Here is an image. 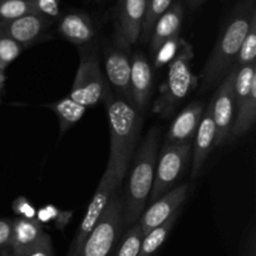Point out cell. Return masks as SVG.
I'll return each instance as SVG.
<instances>
[{
	"instance_id": "6da1fadb",
	"label": "cell",
	"mask_w": 256,
	"mask_h": 256,
	"mask_svg": "<svg viewBox=\"0 0 256 256\" xmlns=\"http://www.w3.org/2000/svg\"><path fill=\"white\" fill-rule=\"evenodd\" d=\"M255 14V0H239L232 8L226 25L216 39L212 54L208 58L200 74L202 92H208L218 86L228 72L235 66L238 54Z\"/></svg>"
},
{
	"instance_id": "7a4b0ae2",
	"label": "cell",
	"mask_w": 256,
	"mask_h": 256,
	"mask_svg": "<svg viewBox=\"0 0 256 256\" xmlns=\"http://www.w3.org/2000/svg\"><path fill=\"white\" fill-rule=\"evenodd\" d=\"M102 102L106 106L110 128V154L106 168L129 169L139 140L142 116L134 106L116 96L109 86Z\"/></svg>"
},
{
	"instance_id": "3957f363",
	"label": "cell",
	"mask_w": 256,
	"mask_h": 256,
	"mask_svg": "<svg viewBox=\"0 0 256 256\" xmlns=\"http://www.w3.org/2000/svg\"><path fill=\"white\" fill-rule=\"evenodd\" d=\"M160 129L152 126L145 136L134 160L124 196V229L139 222L146 206L159 152Z\"/></svg>"
},
{
	"instance_id": "277c9868",
	"label": "cell",
	"mask_w": 256,
	"mask_h": 256,
	"mask_svg": "<svg viewBox=\"0 0 256 256\" xmlns=\"http://www.w3.org/2000/svg\"><path fill=\"white\" fill-rule=\"evenodd\" d=\"M192 45L185 42L179 54L168 65V74L152 106V112L162 119L172 118L178 106L198 88L199 78L192 72Z\"/></svg>"
},
{
	"instance_id": "5b68a950",
	"label": "cell",
	"mask_w": 256,
	"mask_h": 256,
	"mask_svg": "<svg viewBox=\"0 0 256 256\" xmlns=\"http://www.w3.org/2000/svg\"><path fill=\"white\" fill-rule=\"evenodd\" d=\"M124 232V198L118 190L88 235L78 256H112Z\"/></svg>"
},
{
	"instance_id": "8992f818",
	"label": "cell",
	"mask_w": 256,
	"mask_h": 256,
	"mask_svg": "<svg viewBox=\"0 0 256 256\" xmlns=\"http://www.w3.org/2000/svg\"><path fill=\"white\" fill-rule=\"evenodd\" d=\"M106 88L98 49L92 44L82 45L79 49V65L69 98L85 108L94 106L102 100Z\"/></svg>"
},
{
	"instance_id": "52a82bcc",
	"label": "cell",
	"mask_w": 256,
	"mask_h": 256,
	"mask_svg": "<svg viewBox=\"0 0 256 256\" xmlns=\"http://www.w3.org/2000/svg\"><path fill=\"white\" fill-rule=\"evenodd\" d=\"M192 142L186 144H164L155 166L154 182L148 202L152 204L158 199L178 186L192 162Z\"/></svg>"
},
{
	"instance_id": "ba28073f",
	"label": "cell",
	"mask_w": 256,
	"mask_h": 256,
	"mask_svg": "<svg viewBox=\"0 0 256 256\" xmlns=\"http://www.w3.org/2000/svg\"><path fill=\"white\" fill-rule=\"evenodd\" d=\"M126 172L128 169H124V168H116V169L106 168L99 185H98L96 192L92 196V200L90 202L86 212L82 218L79 230H78L76 235H75L74 240H72V245L68 250L66 256H78V254H79L88 235L94 229L95 224L98 222L99 218L102 216L105 208L109 204L110 199L114 196L118 190H120V186H122V182Z\"/></svg>"
},
{
	"instance_id": "9c48e42d",
	"label": "cell",
	"mask_w": 256,
	"mask_h": 256,
	"mask_svg": "<svg viewBox=\"0 0 256 256\" xmlns=\"http://www.w3.org/2000/svg\"><path fill=\"white\" fill-rule=\"evenodd\" d=\"M235 115L229 139L246 134L256 119V62L238 68L234 82Z\"/></svg>"
},
{
	"instance_id": "30bf717a",
	"label": "cell",
	"mask_w": 256,
	"mask_h": 256,
	"mask_svg": "<svg viewBox=\"0 0 256 256\" xmlns=\"http://www.w3.org/2000/svg\"><path fill=\"white\" fill-rule=\"evenodd\" d=\"M238 68L234 66L222 82L218 85L216 94L212 104V119L216 126V140L215 146H219L229 139L232 122L235 115V89L234 82Z\"/></svg>"
},
{
	"instance_id": "8fae6325",
	"label": "cell",
	"mask_w": 256,
	"mask_h": 256,
	"mask_svg": "<svg viewBox=\"0 0 256 256\" xmlns=\"http://www.w3.org/2000/svg\"><path fill=\"white\" fill-rule=\"evenodd\" d=\"M146 12V0H119L116 6L118 46L128 49L140 39Z\"/></svg>"
},
{
	"instance_id": "7c38bea8",
	"label": "cell",
	"mask_w": 256,
	"mask_h": 256,
	"mask_svg": "<svg viewBox=\"0 0 256 256\" xmlns=\"http://www.w3.org/2000/svg\"><path fill=\"white\" fill-rule=\"evenodd\" d=\"M104 62L108 86L116 96L135 108L132 82H130L132 64H130V58L128 56L125 50L119 46L108 48L105 49Z\"/></svg>"
},
{
	"instance_id": "4fadbf2b",
	"label": "cell",
	"mask_w": 256,
	"mask_h": 256,
	"mask_svg": "<svg viewBox=\"0 0 256 256\" xmlns=\"http://www.w3.org/2000/svg\"><path fill=\"white\" fill-rule=\"evenodd\" d=\"M189 185L182 184L175 186L160 199L152 202L146 210H144L139 219V224L142 226V234H148L150 230L166 222L174 212L182 209V205L186 200Z\"/></svg>"
},
{
	"instance_id": "5bb4252c",
	"label": "cell",
	"mask_w": 256,
	"mask_h": 256,
	"mask_svg": "<svg viewBox=\"0 0 256 256\" xmlns=\"http://www.w3.org/2000/svg\"><path fill=\"white\" fill-rule=\"evenodd\" d=\"M52 20L39 12H30L8 22H0V30L26 49L44 36Z\"/></svg>"
},
{
	"instance_id": "9a60e30c",
	"label": "cell",
	"mask_w": 256,
	"mask_h": 256,
	"mask_svg": "<svg viewBox=\"0 0 256 256\" xmlns=\"http://www.w3.org/2000/svg\"><path fill=\"white\" fill-rule=\"evenodd\" d=\"M130 64H132L130 82H132L135 109L142 116L146 112L150 99H152L154 69L142 52H135L130 59Z\"/></svg>"
},
{
	"instance_id": "2e32d148",
	"label": "cell",
	"mask_w": 256,
	"mask_h": 256,
	"mask_svg": "<svg viewBox=\"0 0 256 256\" xmlns=\"http://www.w3.org/2000/svg\"><path fill=\"white\" fill-rule=\"evenodd\" d=\"M215 140H216V126L212 119V104H209L204 109L196 134L194 136L192 152V179H195L199 175L205 160L209 156L210 152L214 149Z\"/></svg>"
},
{
	"instance_id": "e0dca14e",
	"label": "cell",
	"mask_w": 256,
	"mask_h": 256,
	"mask_svg": "<svg viewBox=\"0 0 256 256\" xmlns=\"http://www.w3.org/2000/svg\"><path fill=\"white\" fill-rule=\"evenodd\" d=\"M204 109V104L199 102L188 105L172 122L166 138H165L164 144L179 145L192 142Z\"/></svg>"
},
{
	"instance_id": "ac0fdd59",
	"label": "cell",
	"mask_w": 256,
	"mask_h": 256,
	"mask_svg": "<svg viewBox=\"0 0 256 256\" xmlns=\"http://www.w3.org/2000/svg\"><path fill=\"white\" fill-rule=\"evenodd\" d=\"M58 32L64 39L78 46L89 44L95 36L92 20L82 12H68L62 15L58 22Z\"/></svg>"
},
{
	"instance_id": "d6986e66",
	"label": "cell",
	"mask_w": 256,
	"mask_h": 256,
	"mask_svg": "<svg viewBox=\"0 0 256 256\" xmlns=\"http://www.w3.org/2000/svg\"><path fill=\"white\" fill-rule=\"evenodd\" d=\"M182 16H184V6L182 2H175L158 19L149 39L150 50L152 54H155L166 40L179 35Z\"/></svg>"
},
{
	"instance_id": "ffe728a7",
	"label": "cell",
	"mask_w": 256,
	"mask_h": 256,
	"mask_svg": "<svg viewBox=\"0 0 256 256\" xmlns=\"http://www.w3.org/2000/svg\"><path fill=\"white\" fill-rule=\"evenodd\" d=\"M44 234V228L36 219L16 218L12 222L10 254L12 256L19 254L20 252L36 242Z\"/></svg>"
},
{
	"instance_id": "44dd1931",
	"label": "cell",
	"mask_w": 256,
	"mask_h": 256,
	"mask_svg": "<svg viewBox=\"0 0 256 256\" xmlns=\"http://www.w3.org/2000/svg\"><path fill=\"white\" fill-rule=\"evenodd\" d=\"M48 106L55 112L58 120H59L60 136H62L72 125L76 124L84 116L88 109V108L82 106V105L78 104L74 100L70 99L69 95L52 102V104H48Z\"/></svg>"
},
{
	"instance_id": "7402d4cb",
	"label": "cell",
	"mask_w": 256,
	"mask_h": 256,
	"mask_svg": "<svg viewBox=\"0 0 256 256\" xmlns=\"http://www.w3.org/2000/svg\"><path fill=\"white\" fill-rule=\"evenodd\" d=\"M182 209L178 210L176 212L172 215L166 222H162V225L156 226L155 229L150 230L148 234L144 235L142 242V248H140L139 256H154L156 254L158 250L162 246L165 242H166L168 236H169L170 232L172 230L174 225L176 224L178 219L180 216Z\"/></svg>"
},
{
	"instance_id": "603a6c76",
	"label": "cell",
	"mask_w": 256,
	"mask_h": 256,
	"mask_svg": "<svg viewBox=\"0 0 256 256\" xmlns=\"http://www.w3.org/2000/svg\"><path fill=\"white\" fill-rule=\"evenodd\" d=\"M142 238L144 234L142 226L139 222H136L134 225L128 228L126 232H122L112 256H139Z\"/></svg>"
},
{
	"instance_id": "cb8c5ba5",
	"label": "cell",
	"mask_w": 256,
	"mask_h": 256,
	"mask_svg": "<svg viewBox=\"0 0 256 256\" xmlns=\"http://www.w3.org/2000/svg\"><path fill=\"white\" fill-rule=\"evenodd\" d=\"M172 0H146V12L142 22L140 39L144 42H149L152 28L160 16L172 6Z\"/></svg>"
},
{
	"instance_id": "d4e9b609",
	"label": "cell",
	"mask_w": 256,
	"mask_h": 256,
	"mask_svg": "<svg viewBox=\"0 0 256 256\" xmlns=\"http://www.w3.org/2000/svg\"><path fill=\"white\" fill-rule=\"evenodd\" d=\"M30 12H36L30 0H0V22H8Z\"/></svg>"
},
{
	"instance_id": "484cf974",
	"label": "cell",
	"mask_w": 256,
	"mask_h": 256,
	"mask_svg": "<svg viewBox=\"0 0 256 256\" xmlns=\"http://www.w3.org/2000/svg\"><path fill=\"white\" fill-rule=\"evenodd\" d=\"M256 62V14L252 16V24H250L249 32L246 38L242 42L240 52L238 54L236 64L235 66L242 68L244 65L252 64Z\"/></svg>"
},
{
	"instance_id": "4316f807",
	"label": "cell",
	"mask_w": 256,
	"mask_h": 256,
	"mask_svg": "<svg viewBox=\"0 0 256 256\" xmlns=\"http://www.w3.org/2000/svg\"><path fill=\"white\" fill-rule=\"evenodd\" d=\"M184 42L185 40L182 39L179 35L174 38H170L169 40H166L154 54L155 69H160V68L165 66V65H169L170 62H172V59L179 54L180 49L182 48Z\"/></svg>"
},
{
	"instance_id": "83f0119b",
	"label": "cell",
	"mask_w": 256,
	"mask_h": 256,
	"mask_svg": "<svg viewBox=\"0 0 256 256\" xmlns=\"http://www.w3.org/2000/svg\"><path fill=\"white\" fill-rule=\"evenodd\" d=\"M25 50L22 45L0 30V72Z\"/></svg>"
},
{
	"instance_id": "f1b7e54d",
	"label": "cell",
	"mask_w": 256,
	"mask_h": 256,
	"mask_svg": "<svg viewBox=\"0 0 256 256\" xmlns=\"http://www.w3.org/2000/svg\"><path fill=\"white\" fill-rule=\"evenodd\" d=\"M72 215V212H62L54 205H46V206H42V209L38 210L36 220L42 225L50 224V222H54L55 226L59 230H62V228L70 222Z\"/></svg>"
},
{
	"instance_id": "f546056e",
	"label": "cell",
	"mask_w": 256,
	"mask_h": 256,
	"mask_svg": "<svg viewBox=\"0 0 256 256\" xmlns=\"http://www.w3.org/2000/svg\"><path fill=\"white\" fill-rule=\"evenodd\" d=\"M14 256H55L49 234L45 232L36 242Z\"/></svg>"
},
{
	"instance_id": "4dcf8cb0",
	"label": "cell",
	"mask_w": 256,
	"mask_h": 256,
	"mask_svg": "<svg viewBox=\"0 0 256 256\" xmlns=\"http://www.w3.org/2000/svg\"><path fill=\"white\" fill-rule=\"evenodd\" d=\"M36 12L50 20L60 18V0H30Z\"/></svg>"
},
{
	"instance_id": "1f68e13d",
	"label": "cell",
	"mask_w": 256,
	"mask_h": 256,
	"mask_svg": "<svg viewBox=\"0 0 256 256\" xmlns=\"http://www.w3.org/2000/svg\"><path fill=\"white\" fill-rule=\"evenodd\" d=\"M12 210L18 215V218H22V219H36L38 210L24 196H19L14 200V202H12Z\"/></svg>"
},
{
	"instance_id": "d6a6232c",
	"label": "cell",
	"mask_w": 256,
	"mask_h": 256,
	"mask_svg": "<svg viewBox=\"0 0 256 256\" xmlns=\"http://www.w3.org/2000/svg\"><path fill=\"white\" fill-rule=\"evenodd\" d=\"M12 222V219H0V252H10Z\"/></svg>"
},
{
	"instance_id": "836d02e7",
	"label": "cell",
	"mask_w": 256,
	"mask_h": 256,
	"mask_svg": "<svg viewBox=\"0 0 256 256\" xmlns=\"http://www.w3.org/2000/svg\"><path fill=\"white\" fill-rule=\"evenodd\" d=\"M205 0H190V6L192 8H198L199 5H202Z\"/></svg>"
},
{
	"instance_id": "e575fe53",
	"label": "cell",
	"mask_w": 256,
	"mask_h": 256,
	"mask_svg": "<svg viewBox=\"0 0 256 256\" xmlns=\"http://www.w3.org/2000/svg\"><path fill=\"white\" fill-rule=\"evenodd\" d=\"M0 256H12L10 252H0Z\"/></svg>"
}]
</instances>
